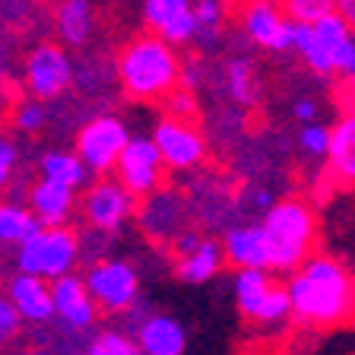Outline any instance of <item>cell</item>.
Here are the masks:
<instances>
[{
    "label": "cell",
    "mask_w": 355,
    "mask_h": 355,
    "mask_svg": "<svg viewBox=\"0 0 355 355\" xmlns=\"http://www.w3.org/2000/svg\"><path fill=\"white\" fill-rule=\"evenodd\" d=\"M288 311L311 327H336L352 314V276L333 257L314 254L286 286Z\"/></svg>",
    "instance_id": "obj_1"
},
{
    "label": "cell",
    "mask_w": 355,
    "mask_h": 355,
    "mask_svg": "<svg viewBox=\"0 0 355 355\" xmlns=\"http://www.w3.org/2000/svg\"><path fill=\"white\" fill-rule=\"evenodd\" d=\"M260 235L266 244V266L273 270H298L308 260V251L318 235V222L304 200H279L263 213Z\"/></svg>",
    "instance_id": "obj_2"
},
{
    "label": "cell",
    "mask_w": 355,
    "mask_h": 355,
    "mask_svg": "<svg viewBox=\"0 0 355 355\" xmlns=\"http://www.w3.org/2000/svg\"><path fill=\"white\" fill-rule=\"evenodd\" d=\"M118 76L124 83L127 96L162 98L175 89L178 76H181V64H178L175 48H168L155 35H140L121 51Z\"/></svg>",
    "instance_id": "obj_3"
},
{
    "label": "cell",
    "mask_w": 355,
    "mask_h": 355,
    "mask_svg": "<svg viewBox=\"0 0 355 355\" xmlns=\"http://www.w3.org/2000/svg\"><path fill=\"white\" fill-rule=\"evenodd\" d=\"M76 260H80V238L67 225L64 229H38L29 241L19 244V254H16L19 273L44 282L70 276Z\"/></svg>",
    "instance_id": "obj_4"
},
{
    "label": "cell",
    "mask_w": 355,
    "mask_h": 355,
    "mask_svg": "<svg viewBox=\"0 0 355 355\" xmlns=\"http://www.w3.org/2000/svg\"><path fill=\"white\" fill-rule=\"evenodd\" d=\"M127 140H130V133H127L124 121L114 114H98L76 133L73 155L89 175H108V171H114V162H118L121 149L127 146Z\"/></svg>",
    "instance_id": "obj_5"
},
{
    "label": "cell",
    "mask_w": 355,
    "mask_h": 355,
    "mask_svg": "<svg viewBox=\"0 0 355 355\" xmlns=\"http://www.w3.org/2000/svg\"><path fill=\"white\" fill-rule=\"evenodd\" d=\"M83 286H86L96 311H108V314L133 308L137 292H140L137 270L130 263H124V260H98V263H92L86 270Z\"/></svg>",
    "instance_id": "obj_6"
},
{
    "label": "cell",
    "mask_w": 355,
    "mask_h": 355,
    "mask_svg": "<svg viewBox=\"0 0 355 355\" xmlns=\"http://www.w3.org/2000/svg\"><path fill=\"white\" fill-rule=\"evenodd\" d=\"M114 171H118V184L137 200V197H146V193L159 191L165 165L149 137H130L127 146L121 149L118 162H114Z\"/></svg>",
    "instance_id": "obj_7"
},
{
    "label": "cell",
    "mask_w": 355,
    "mask_h": 355,
    "mask_svg": "<svg viewBox=\"0 0 355 355\" xmlns=\"http://www.w3.org/2000/svg\"><path fill=\"white\" fill-rule=\"evenodd\" d=\"M70 80H73V64H70V58H67L60 44L44 42L38 48H32L29 60H26V83H29L32 96L38 102L64 96Z\"/></svg>",
    "instance_id": "obj_8"
},
{
    "label": "cell",
    "mask_w": 355,
    "mask_h": 355,
    "mask_svg": "<svg viewBox=\"0 0 355 355\" xmlns=\"http://www.w3.org/2000/svg\"><path fill=\"white\" fill-rule=\"evenodd\" d=\"M149 140H153L162 165H168V168H175V171H184V168L200 165L203 153H207L203 137H200L187 121H175V118L159 121Z\"/></svg>",
    "instance_id": "obj_9"
},
{
    "label": "cell",
    "mask_w": 355,
    "mask_h": 355,
    "mask_svg": "<svg viewBox=\"0 0 355 355\" xmlns=\"http://www.w3.org/2000/svg\"><path fill=\"white\" fill-rule=\"evenodd\" d=\"M83 213L86 222L98 232H114L118 225H124V219L133 213V197L111 178H102L86 191L83 200Z\"/></svg>",
    "instance_id": "obj_10"
},
{
    "label": "cell",
    "mask_w": 355,
    "mask_h": 355,
    "mask_svg": "<svg viewBox=\"0 0 355 355\" xmlns=\"http://www.w3.org/2000/svg\"><path fill=\"white\" fill-rule=\"evenodd\" d=\"M241 22L254 44L270 48V51H292L295 22H288L276 3H248L241 10Z\"/></svg>",
    "instance_id": "obj_11"
},
{
    "label": "cell",
    "mask_w": 355,
    "mask_h": 355,
    "mask_svg": "<svg viewBox=\"0 0 355 355\" xmlns=\"http://www.w3.org/2000/svg\"><path fill=\"white\" fill-rule=\"evenodd\" d=\"M51 286V308L60 320H64L70 330H89V327L96 324L98 311L89 298L86 286H83L80 276H64V279H54L48 282Z\"/></svg>",
    "instance_id": "obj_12"
},
{
    "label": "cell",
    "mask_w": 355,
    "mask_h": 355,
    "mask_svg": "<svg viewBox=\"0 0 355 355\" xmlns=\"http://www.w3.org/2000/svg\"><path fill=\"white\" fill-rule=\"evenodd\" d=\"M349 35H352V26H349L336 10L324 13L311 26V44H308V51L302 54L304 64H308L314 73H333V54H336V48H340Z\"/></svg>",
    "instance_id": "obj_13"
},
{
    "label": "cell",
    "mask_w": 355,
    "mask_h": 355,
    "mask_svg": "<svg viewBox=\"0 0 355 355\" xmlns=\"http://www.w3.org/2000/svg\"><path fill=\"white\" fill-rule=\"evenodd\" d=\"M7 302L13 304L16 318L29 320V324H44V320L54 318L51 286L44 279H35V276H13V282L7 288Z\"/></svg>",
    "instance_id": "obj_14"
},
{
    "label": "cell",
    "mask_w": 355,
    "mask_h": 355,
    "mask_svg": "<svg viewBox=\"0 0 355 355\" xmlns=\"http://www.w3.org/2000/svg\"><path fill=\"white\" fill-rule=\"evenodd\" d=\"M222 260H229L238 270H266V244L260 235V225H235L225 232V238L219 241Z\"/></svg>",
    "instance_id": "obj_15"
},
{
    "label": "cell",
    "mask_w": 355,
    "mask_h": 355,
    "mask_svg": "<svg viewBox=\"0 0 355 355\" xmlns=\"http://www.w3.org/2000/svg\"><path fill=\"white\" fill-rule=\"evenodd\" d=\"M29 213L42 229H64V222L73 213V191L51 181H38L29 191Z\"/></svg>",
    "instance_id": "obj_16"
},
{
    "label": "cell",
    "mask_w": 355,
    "mask_h": 355,
    "mask_svg": "<svg viewBox=\"0 0 355 355\" xmlns=\"http://www.w3.org/2000/svg\"><path fill=\"white\" fill-rule=\"evenodd\" d=\"M184 327L168 314H153L140 324V340H137L140 355H184Z\"/></svg>",
    "instance_id": "obj_17"
},
{
    "label": "cell",
    "mask_w": 355,
    "mask_h": 355,
    "mask_svg": "<svg viewBox=\"0 0 355 355\" xmlns=\"http://www.w3.org/2000/svg\"><path fill=\"white\" fill-rule=\"evenodd\" d=\"M327 162H330L333 178H340V181H346V184L355 178V121H352V114H346L343 121H336V127L330 130Z\"/></svg>",
    "instance_id": "obj_18"
},
{
    "label": "cell",
    "mask_w": 355,
    "mask_h": 355,
    "mask_svg": "<svg viewBox=\"0 0 355 355\" xmlns=\"http://www.w3.org/2000/svg\"><path fill=\"white\" fill-rule=\"evenodd\" d=\"M222 248L219 241H213V238H207V241H200V248L191 254V257H181L178 260V276L184 282H193V286H200V282H209L216 273L222 270Z\"/></svg>",
    "instance_id": "obj_19"
},
{
    "label": "cell",
    "mask_w": 355,
    "mask_h": 355,
    "mask_svg": "<svg viewBox=\"0 0 355 355\" xmlns=\"http://www.w3.org/2000/svg\"><path fill=\"white\" fill-rule=\"evenodd\" d=\"M58 32L64 44H86L92 35V7L86 0H67L58 7Z\"/></svg>",
    "instance_id": "obj_20"
},
{
    "label": "cell",
    "mask_w": 355,
    "mask_h": 355,
    "mask_svg": "<svg viewBox=\"0 0 355 355\" xmlns=\"http://www.w3.org/2000/svg\"><path fill=\"white\" fill-rule=\"evenodd\" d=\"M270 286H273V282H270L266 270H238L235 282H232V292H235L238 311H241L244 318H254V314H257V308L266 298Z\"/></svg>",
    "instance_id": "obj_21"
},
{
    "label": "cell",
    "mask_w": 355,
    "mask_h": 355,
    "mask_svg": "<svg viewBox=\"0 0 355 355\" xmlns=\"http://www.w3.org/2000/svg\"><path fill=\"white\" fill-rule=\"evenodd\" d=\"M89 171L83 168V162L73 153H48L42 159V181H51L58 187L76 191L80 184H86Z\"/></svg>",
    "instance_id": "obj_22"
},
{
    "label": "cell",
    "mask_w": 355,
    "mask_h": 355,
    "mask_svg": "<svg viewBox=\"0 0 355 355\" xmlns=\"http://www.w3.org/2000/svg\"><path fill=\"white\" fill-rule=\"evenodd\" d=\"M38 229L42 225H38L35 216L26 207H19L13 200L0 203V244H22V241H29Z\"/></svg>",
    "instance_id": "obj_23"
},
{
    "label": "cell",
    "mask_w": 355,
    "mask_h": 355,
    "mask_svg": "<svg viewBox=\"0 0 355 355\" xmlns=\"http://www.w3.org/2000/svg\"><path fill=\"white\" fill-rule=\"evenodd\" d=\"M193 32H197V22H193V10L187 0H178V10L168 16V22H165L162 29L155 32V38L159 42H165L171 48V44H184L193 38Z\"/></svg>",
    "instance_id": "obj_24"
},
{
    "label": "cell",
    "mask_w": 355,
    "mask_h": 355,
    "mask_svg": "<svg viewBox=\"0 0 355 355\" xmlns=\"http://www.w3.org/2000/svg\"><path fill=\"white\" fill-rule=\"evenodd\" d=\"M229 92L241 105H251L257 96V80H254V67L248 58H235L229 64Z\"/></svg>",
    "instance_id": "obj_25"
},
{
    "label": "cell",
    "mask_w": 355,
    "mask_h": 355,
    "mask_svg": "<svg viewBox=\"0 0 355 355\" xmlns=\"http://www.w3.org/2000/svg\"><path fill=\"white\" fill-rule=\"evenodd\" d=\"M191 10H193V22H197V32H193V38H203V42H209V38L219 35L222 3H216V0H197V3H191Z\"/></svg>",
    "instance_id": "obj_26"
},
{
    "label": "cell",
    "mask_w": 355,
    "mask_h": 355,
    "mask_svg": "<svg viewBox=\"0 0 355 355\" xmlns=\"http://www.w3.org/2000/svg\"><path fill=\"white\" fill-rule=\"evenodd\" d=\"M86 355H140L137 343L118 330H102L96 340L86 346Z\"/></svg>",
    "instance_id": "obj_27"
},
{
    "label": "cell",
    "mask_w": 355,
    "mask_h": 355,
    "mask_svg": "<svg viewBox=\"0 0 355 355\" xmlns=\"http://www.w3.org/2000/svg\"><path fill=\"white\" fill-rule=\"evenodd\" d=\"M333 3L330 0H288L282 16L288 22H298V26H314L324 13H330Z\"/></svg>",
    "instance_id": "obj_28"
},
{
    "label": "cell",
    "mask_w": 355,
    "mask_h": 355,
    "mask_svg": "<svg viewBox=\"0 0 355 355\" xmlns=\"http://www.w3.org/2000/svg\"><path fill=\"white\" fill-rule=\"evenodd\" d=\"M292 311H288V295H286V286H270L266 298L260 302L257 314L254 320H263V324H276V320H286Z\"/></svg>",
    "instance_id": "obj_29"
},
{
    "label": "cell",
    "mask_w": 355,
    "mask_h": 355,
    "mask_svg": "<svg viewBox=\"0 0 355 355\" xmlns=\"http://www.w3.org/2000/svg\"><path fill=\"white\" fill-rule=\"evenodd\" d=\"M298 143H302V149L308 155L324 159V155H327V143H330V130H327V127H320V124H304Z\"/></svg>",
    "instance_id": "obj_30"
},
{
    "label": "cell",
    "mask_w": 355,
    "mask_h": 355,
    "mask_svg": "<svg viewBox=\"0 0 355 355\" xmlns=\"http://www.w3.org/2000/svg\"><path fill=\"white\" fill-rule=\"evenodd\" d=\"M175 10H178V0H146L143 3V19H146V26L153 32H159Z\"/></svg>",
    "instance_id": "obj_31"
},
{
    "label": "cell",
    "mask_w": 355,
    "mask_h": 355,
    "mask_svg": "<svg viewBox=\"0 0 355 355\" xmlns=\"http://www.w3.org/2000/svg\"><path fill=\"white\" fill-rule=\"evenodd\" d=\"M44 118H48V114H44V105L42 102H22L19 108H16V124L22 127V130H42L44 127Z\"/></svg>",
    "instance_id": "obj_32"
},
{
    "label": "cell",
    "mask_w": 355,
    "mask_h": 355,
    "mask_svg": "<svg viewBox=\"0 0 355 355\" xmlns=\"http://www.w3.org/2000/svg\"><path fill=\"white\" fill-rule=\"evenodd\" d=\"M13 171H16V143L0 137V191L10 184Z\"/></svg>",
    "instance_id": "obj_33"
},
{
    "label": "cell",
    "mask_w": 355,
    "mask_h": 355,
    "mask_svg": "<svg viewBox=\"0 0 355 355\" xmlns=\"http://www.w3.org/2000/svg\"><path fill=\"white\" fill-rule=\"evenodd\" d=\"M333 70L343 76H352L355 73V38L349 35L346 42L336 48V54H333Z\"/></svg>",
    "instance_id": "obj_34"
},
{
    "label": "cell",
    "mask_w": 355,
    "mask_h": 355,
    "mask_svg": "<svg viewBox=\"0 0 355 355\" xmlns=\"http://www.w3.org/2000/svg\"><path fill=\"white\" fill-rule=\"evenodd\" d=\"M16 330H19V318H16L13 304L7 302V295H0V343H7Z\"/></svg>",
    "instance_id": "obj_35"
},
{
    "label": "cell",
    "mask_w": 355,
    "mask_h": 355,
    "mask_svg": "<svg viewBox=\"0 0 355 355\" xmlns=\"http://www.w3.org/2000/svg\"><path fill=\"white\" fill-rule=\"evenodd\" d=\"M200 241H203V238H200L197 232H181V235H175V241H171V244H175L171 251L178 254V260H181V257H191V254L200 248Z\"/></svg>",
    "instance_id": "obj_36"
},
{
    "label": "cell",
    "mask_w": 355,
    "mask_h": 355,
    "mask_svg": "<svg viewBox=\"0 0 355 355\" xmlns=\"http://www.w3.org/2000/svg\"><path fill=\"white\" fill-rule=\"evenodd\" d=\"M168 105H171V118L175 121H184V114H191L193 111V98L187 96V92H168Z\"/></svg>",
    "instance_id": "obj_37"
},
{
    "label": "cell",
    "mask_w": 355,
    "mask_h": 355,
    "mask_svg": "<svg viewBox=\"0 0 355 355\" xmlns=\"http://www.w3.org/2000/svg\"><path fill=\"white\" fill-rule=\"evenodd\" d=\"M292 114H295V121H302V124H314V118H318V105L311 102V98H298L295 108H292Z\"/></svg>",
    "instance_id": "obj_38"
},
{
    "label": "cell",
    "mask_w": 355,
    "mask_h": 355,
    "mask_svg": "<svg viewBox=\"0 0 355 355\" xmlns=\"http://www.w3.org/2000/svg\"><path fill=\"white\" fill-rule=\"evenodd\" d=\"M254 203H257L260 209H270L273 207V197H270V191H257L254 193Z\"/></svg>",
    "instance_id": "obj_39"
},
{
    "label": "cell",
    "mask_w": 355,
    "mask_h": 355,
    "mask_svg": "<svg viewBox=\"0 0 355 355\" xmlns=\"http://www.w3.org/2000/svg\"><path fill=\"white\" fill-rule=\"evenodd\" d=\"M19 355H48V352H42V349H29V352H19Z\"/></svg>",
    "instance_id": "obj_40"
}]
</instances>
